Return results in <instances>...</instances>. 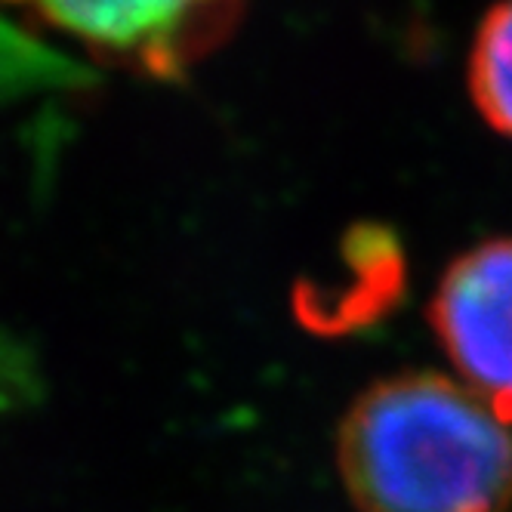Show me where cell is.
Wrapping results in <instances>:
<instances>
[{
    "label": "cell",
    "instance_id": "6da1fadb",
    "mask_svg": "<svg viewBox=\"0 0 512 512\" xmlns=\"http://www.w3.org/2000/svg\"><path fill=\"white\" fill-rule=\"evenodd\" d=\"M337 469L361 512H512V426L442 374L364 389L340 420Z\"/></svg>",
    "mask_w": 512,
    "mask_h": 512
},
{
    "label": "cell",
    "instance_id": "7a4b0ae2",
    "mask_svg": "<svg viewBox=\"0 0 512 512\" xmlns=\"http://www.w3.org/2000/svg\"><path fill=\"white\" fill-rule=\"evenodd\" d=\"M41 28L62 34L87 56L179 78L235 25L241 0H4Z\"/></svg>",
    "mask_w": 512,
    "mask_h": 512
},
{
    "label": "cell",
    "instance_id": "3957f363",
    "mask_svg": "<svg viewBox=\"0 0 512 512\" xmlns=\"http://www.w3.org/2000/svg\"><path fill=\"white\" fill-rule=\"evenodd\" d=\"M429 324L466 386L512 426V238L457 256L432 294Z\"/></svg>",
    "mask_w": 512,
    "mask_h": 512
},
{
    "label": "cell",
    "instance_id": "277c9868",
    "mask_svg": "<svg viewBox=\"0 0 512 512\" xmlns=\"http://www.w3.org/2000/svg\"><path fill=\"white\" fill-rule=\"evenodd\" d=\"M405 278L408 260L395 232L361 223L343 235L334 266L294 290V312L315 334L340 337L364 331L405 297Z\"/></svg>",
    "mask_w": 512,
    "mask_h": 512
},
{
    "label": "cell",
    "instance_id": "5b68a950",
    "mask_svg": "<svg viewBox=\"0 0 512 512\" xmlns=\"http://www.w3.org/2000/svg\"><path fill=\"white\" fill-rule=\"evenodd\" d=\"M469 93L488 127L512 139V0L497 4L479 25L469 53Z\"/></svg>",
    "mask_w": 512,
    "mask_h": 512
}]
</instances>
